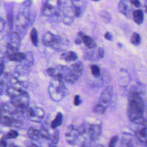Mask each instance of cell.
<instances>
[{
  "instance_id": "36",
  "label": "cell",
  "mask_w": 147,
  "mask_h": 147,
  "mask_svg": "<svg viewBox=\"0 0 147 147\" xmlns=\"http://www.w3.org/2000/svg\"><path fill=\"white\" fill-rule=\"evenodd\" d=\"M118 141V137L117 136H113L109 141L108 147H116Z\"/></svg>"
},
{
  "instance_id": "10",
  "label": "cell",
  "mask_w": 147,
  "mask_h": 147,
  "mask_svg": "<svg viewBox=\"0 0 147 147\" xmlns=\"http://www.w3.org/2000/svg\"><path fill=\"white\" fill-rule=\"evenodd\" d=\"M113 93V87L109 86L106 87L102 92L99 100V103L107 107L110 104Z\"/></svg>"
},
{
  "instance_id": "53",
  "label": "cell",
  "mask_w": 147,
  "mask_h": 147,
  "mask_svg": "<svg viewBox=\"0 0 147 147\" xmlns=\"http://www.w3.org/2000/svg\"><path fill=\"white\" fill-rule=\"evenodd\" d=\"M92 1H98L99 0H92Z\"/></svg>"
},
{
  "instance_id": "9",
  "label": "cell",
  "mask_w": 147,
  "mask_h": 147,
  "mask_svg": "<svg viewBox=\"0 0 147 147\" xmlns=\"http://www.w3.org/2000/svg\"><path fill=\"white\" fill-rule=\"evenodd\" d=\"M79 136L78 127H75L73 125H71L67 127L65 132V137L68 144L71 145L75 144Z\"/></svg>"
},
{
  "instance_id": "43",
  "label": "cell",
  "mask_w": 147,
  "mask_h": 147,
  "mask_svg": "<svg viewBox=\"0 0 147 147\" xmlns=\"http://www.w3.org/2000/svg\"><path fill=\"white\" fill-rule=\"evenodd\" d=\"M22 4L25 7H30L32 5V0H25Z\"/></svg>"
},
{
  "instance_id": "33",
  "label": "cell",
  "mask_w": 147,
  "mask_h": 147,
  "mask_svg": "<svg viewBox=\"0 0 147 147\" xmlns=\"http://www.w3.org/2000/svg\"><path fill=\"white\" fill-rule=\"evenodd\" d=\"M40 133L41 137L47 140H50L51 135H49L48 130L45 128L44 127L41 128V129L40 130Z\"/></svg>"
},
{
  "instance_id": "25",
  "label": "cell",
  "mask_w": 147,
  "mask_h": 147,
  "mask_svg": "<svg viewBox=\"0 0 147 147\" xmlns=\"http://www.w3.org/2000/svg\"><path fill=\"white\" fill-rule=\"evenodd\" d=\"M30 38L32 44L34 47H37L38 42V37L37 30L35 28H32L30 33Z\"/></svg>"
},
{
  "instance_id": "22",
  "label": "cell",
  "mask_w": 147,
  "mask_h": 147,
  "mask_svg": "<svg viewBox=\"0 0 147 147\" xmlns=\"http://www.w3.org/2000/svg\"><path fill=\"white\" fill-rule=\"evenodd\" d=\"M83 42L89 49H93L96 46L95 41L91 37L85 34L83 37Z\"/></svg>"
},
{
  "instance_id": "16",
  "label": "cell",
  "mask_w": 147,
  "mask_h": 147,
  "mask_svg": "<svg viewBox=\"0 0 147 147\" xmlns=\"http://www.w3.org/2000/svg\"><path fill=\"white\" fill-rule=\"evenodd\" d=\"M6 54L10 60L16 62H22L26 57V54L18 51Z\"/></svg>"
},
{
  "instance_id": "20",
  "label": "cell",
  "mask_w": 147,
  "mask_h": 147,
  "mask_svg": "<svg viewBox=\"0 0 147 147\" xmlns=\"http://www.w3.org/2000/svg\"><path fill=\"white\" fill-rule=\"evenodd\" d=\"M63 122V115L60 112L57 113L54 119L51 122V127L55 129L60 126Z\"/></svg>"
},
{
  "instance_id": "37",
  "label": "cell",
  "mask_w": 147,
  "mask_h": 147,
  "mask_svg": "<svg viewBox=\"0 0 147 147\" xmlns=\"http://www.w3.org/2000/svg\"><path fill=\"white\" fill-rule=\"evenodd\" d=\"M7 21H8L9 26L10 27V29H11L12 26H13V13L11 12L8 13V14L7 15Z\"/></svg>"
},
{
  "instance_id": "51",
  "label": "cell",
  "mask_w": 147,
  "mask_h": 147,
  "mask_svg": "<svg viewBox=\"0 0 147 147\" xmlns=\"http://www.w3.org/2000/svg\"><path fill=\"white\" fill-rule=\"evenodd\" d=\"M48 147H56V146H55V145H53V144H50Z\"/></svg>"
},
{
  "instance_id": "40",
  "label": "cell",
  "mask_w": 147,
  "mask_h": 147,
  "mask_svg": "<svg viewBox=\"0 0 147 147\" xmlns=\"http://www.w3.org/2000/svg\"><path fill=\"white\" fill-rule=\"evenodd\" d=\"M82 100L80 98V96L78 95H76L74 96V104L75 106H79L81 104Z\"/></svg>"
},
{
  "instance_id": "5",
  "label": "cell",
  "mask_w": 147,
  "mask_h": 147,
  "mask_svg": "<svg viewBox=\"0 0 147 147\" xmlns=\"http://www.w3.org/2000/svg\"><path fill=\"white\" fill-rule=\"evenodd\" d=\"M60 5V0H46L42 9V14L47 17L59 15Z\"/></svg>"
},
{
  "instance_id": "38",
  "label": "cell",
  "mask_w": 147,
  "mask_h": 147,
  "mask_svg": "<svg viewBox=\"0 0 147 147\" xmlns=\"http://www.w3.org/2000/svg\"><path fill=\"white\" fill-rule=\"evenodd\" d=\"M105 51L103 48H99L97 50V56L98 59H102L104 57Z\"/></svg>"
},
{
  "instance_id": "3",
  "label": "cell",
  "mask_w": 147,
  "mask_h": 147,
  "mask_svg": "<svg viewBox=\"0 0 147 147\" xmlns=\"http://www.w3.org/2000/svg\"><path fill=\"white\" fill-rule=\"evenodd\" d=\"M83 70V64L81 61L75 62L72 64L64 76V80L68 83H75L81 76Z\"/></svg>"
},
{
  "instance_id": "17",
  "label": "cell",
  "mask_w": 147,
  "mask_h": 147,
  "mask_svg": "<svg viewBox=\"0 0 147 147\" xmlns=\"http://www.w3.org/2000/svg\"><path fill=\"white\" fill-rule=\"evenodd\" d=\"M132 17L134 21L137 24H141L144 20V14L143 11L141 9L133 10L132 12Z\"/></svg>"
},
{
  "instance_id": "2",
  "label": "cell",
  "mask_w": 147,
  "mask_h": 147,
  "mask_svg": "<svg viewBox=\"0 0 147 147\" xmlns=\"http://www.w3.org/2000/svg\"><path fill=\"white\" fill-rule=\"evenodd\" d=\"M50 98L55 102L60 101L67 94V89L63 81L53 79L48 87Z\"/></svg>"
},
{
  "instance_id": "54",
  "label": "cell",
  "mask_w": 147,
  "mask_h": 147,
  "mask_svg": "<svg viewBox=\"0 0 147 147\" xmlns=\"http://www.w3.org/2000/svg\"><path fill=\"white\" fill-rule=\"evenodd\" d=\"M146 114H147V110H146ZM146 116H147V115H146Z\"/></svg>"
},
{
  "instance_id": "23",
  "label": "cell",
  "mask_w": 147,
  "mask_h": 147,
  "mask_svg": "<svg viewBox=\"0 0 147 147\" xmlns=\"http://www.w3.org/2000/svg\"><path fill=\"white\" fill-rule=\"evenodd\" d=\"M34 122H40L41 119H42L44 117V111L40 107H36L34 109Z\"/></svg>"
},
{
  "instance_id": "18",
  "label": "cell",
  "mask_w": 147,
  "mask_h": 147,
  "mask_svg": "<svg viewBox=\"0 0 147 147\" xmlns=\"http://www.w3.org/2000/svg\"><path fill=\"white\" fill-rule=\"evenodd\" d=\"M78 57L77 54L73 51H69L63 53L60 56V58L62 60L67 62L76 61L78 59Z\"/></svg>"
},
{
  "instance_id": "6",
  "label": "cell",
  "mask_w": 147,
  "mask_h": 147,
  "mask_svg": "<svg viewBox=\"0 0 147 147\" xmlns=\"http://www.w3.org/2000/svg\"><path fill=\"white\" fill-rule=\"evenodd\" d=\"M136 125L134 130V136L138 142L143 146H147V121Z\"/></svg>"
},
{
  "instance_id": "34",
  "label": "cell",
  "mask_w": 147,
  "mask_h": 147,
  "mask_svg": "<svg viewBox=\"0 0 147 147\" xmlns=\"http://www.w3.org/2000/svg\"><path fill=\"white\" fill-rule=\"evenodd\" d=\"M93 142L94 141L88 136V137L86 138L82 143L80 147H91Z\"/></svg>"
},
{
  "instance_id": "42",
  "label": "cell",
  "mask_w": 147,
  "mask_h": 147,
  "mask_svg": "<svg viewBox=\"0 0 147 147\" xmlns=\"http://www.w3.org/2000/svg\"><path fill=\"white\" fill-rule=\"evenodd\" d=\"M104 37L107 40H109V41H112L113 40V36H112L111 34L109 32H107L105 33V34L104 35Z\"/></svg>"
},
{
  "instance_id": "27",
  "label": "cell",
  "mask_w": 147,
  "mask_h": 147,
  "mask_svg": "<svg viewBox=\"0 0 147 147\" xmlns=\"http://www.w3.org/2000/svg\"><path fill=\"white\" fill-rule=\"evenodd\" d=\"M92 75L96 78H99L100 76V68L96 64H92L90 67Z\"/></svg>"
},
{
  "instance_id": "19",
  "label": "cell",
  "mask_w": 147,
  "mask_h": 147,
  "mask_svg": "<svg viewBox=\"0 0 147 147\" xmlns=\"http://www.w3.org/2000/svg\"><path fill=\"white\" fill-rule=\"evenodd\" d=\"M27 135L30 140L33 141H37L41 137L40 130L33 127H30L28 129L27 131Z\"/></svg>"
},
{
  "instance_id": "48",
  "label": "cell",
  "mask_w": 147,
  "mask_h": 147,
  "mask_svg": "<svg viewBox=\"0 0 147 147\" xmlns=\"http://www.w3.org/2000/svg\"><path fill=\"white\" fill-rule=\"evenodd\" d=\"M144 9H145V12L147 13V0L145 1V2L144 3Z\"/></svg>"
},
{
  "instance_id": "24",
  "label": "cell",
  "mask_w": 147,
  "mask_h": 147,
  "mask_svg": "<svg viewBox=\"0 0 147 147\" xmlns=\"http://www.w3.org/2000/svg\"><path fill=\"white\" fill-rule=\"evenodd\" d=\"M1 123L4 126L10 127L14 125V119L6 115H2L1 118Z\"/></svg>"
},
{
  "instance_id": "11",
  "label": "cell",
  "mask_w": 147,
  "mask_h": 147,
  "mask_svg": "<svg viewBox=\"0 0 147 147\" xmlns=\"http://www.w3.org/2000/svg\"><path fill=\"white\" fill-rule=\"evenodd\" d=\"M102 123H95L90 125L88 136L94 142L98 139L102 133Z\"/></svg>"
},
{
  "instance_id": "26",
  "label": "cell",
  "mask_w": 147,
  "mask_h": 147,
  "mask_svg": "<svg viewBox=\"0 0 147 147\" xmlns=\"http://www.w3.org/2000/svg\"><path fill=\"white\" fill-rule=\"evenodd\" d=\"M130 42L134 45L137 46L141 42V37L137 32H134L130 38Z\"/></svg>"
},
{
  "instance_id": "30",
  "label": "cell",
  "mask_w": 147,
  "mask_h": 147,
  "mask_svg": "<svg viewBox=\"0 0 147 147\" xmlns=\"http://www.w3.org/2000/svg\"><path fill=\"white\" fill-rule=\"evenodd\" d=\"M18 136V133L16 130H10L9 131L5 136H3L2 137L5 139H14L16 138Z\"/></svg>"
},
{
  "instance_id": "50",
  "label": "cell",
  "mask_w": 147,
  "mask_h": 147,
  "mask_svg": "<svg viewBox=\"0 0 147 147\" xmlns=\"http://www.w3.org/2000/svg\"><path fill=\"white\" fill-rule=\"evenodd\" d=\"M96 147H105V146L103 145H101V144H98L96 146Z\"/></svg>"
},
{
  "instance_id": "31",
  "label": "cell",
  "mask_w": 147,
  "mask_h": 147,
  "mask_svg": "<svg viewBox=\"0 0 147 147\" xmlns=\"http://www.w3.org/2000/svg\"><path fill=\"white\" fill-rule=\"evenodd\" d=\"M72 7H80L83 8L86 0H71Z\"/></svg>"
},
{
  "instance_id": "52",
  "label": "cell",
  "mask_w": 147,
  "mask_h": 147,
  "mask_svg": "<svg viewBox=\"0 0 147 147\" xmlns=\"http://www.w3.org/2000/svg\"><path fill=\"white\" fill-rule=\"evenodd\" d=\"M118 46L119 47H120V48H121V47H122V45L121 43H118Z\"/></svg>"
},
{
  "instance_id": "39",
  "label": "cell",
  "mask_w": 147,
  "mask_h": 147,
  "mask_svg": "<svg viewBox=\"0 0 147 147\" xmlns=\"http://www.w3.org/2000/svg\"><path fill=\"white\" fill-rule=\"evenodd\" d=\"M47 73L51 77H53L56 74V68L53 67H50L47 69Z\"/></svg>"
},
{
  "instance_id": "1",
  "label": "cell",
  "mask_w": 147,
  "mask_h": 147,
  "mask_svg": "<svg viewBox=\"0 0 147 147\" xmlns=\"http://www.w3.org/2000/svg\"><path fill=\"white\" fill-rule=\"evenodd\" d=\"M145 103L141 92L134 88L130 90L128 96V105L127 108V117L131 122L139 124L146 120L144 117Z\"/></svg>"
},
{
  "instance_id": "32",
  "label": "cell",
  "mask_w": 147,
  "mask_h": 147,
  "mask_svg": "<svg viewBox=\"0 0 147 147\" xmlns=\"http://www.w3.org/2000/svg\"><path fill=\"white\" fill-rule=\"evenodd\" d=\"M100 17L106 23H109L111 21V16L106 11H102L100 12Z\"/></svg>"
},
{
  "instance_id": "28",
  "label": "cell",
  "mask_w": 147,
  "mask_h": 147,
  "mask_svg": "<svg viewBox=\"0 0 147 147\" xmlns=\"http://www.w3.org/2000/svg\"><path fill=\"white\" fill-rule=\"evenodd\" d=\"M93 110L95 113L99 114H102L105 112L106 110V107L99 103L94 106Z\"/></svg>"
},
{
  "instance_id": "35",
  "label": "cell",
  "mask_w": 147,
  "mask_h": 147,
  "mask_svg": "<svg viewBox=\"0 0 147 147\" xmlns=\"http://www.w3.org/2000/svg\"><path fill=\"white\" fill-rule=\"evenodd\" d=\"M84 35V33L81 31L78 33V35L75 40V42L76 44L79 45L82 42H83V37Z\"/></svg>"
},
{
  "instance_id": "47",
  "label": "cell",
  "mask_w": 147,
  "mask_h": 147,
  "mask_svg": "<svg viewBox=\"0 0 147 147\" xmlns=\"http://www.w3.org/2000/svg\"><path fill=\"white\" fill-rule=\"evenodd\" d=\"M26 147H38L35 144H30L28 145H27Z\"/></svg>"
},
{
  "instance_id": "13",
  "label": "cell",
  "mask_w": 147,
  "mask_h": 147,
  "mask_svg": "<svg viewBox=\"0 0 147 147\" xmlns=\"http://www.w3.org/2000/svg\"><path fill=\"white\" fill-rule=\"evenodd\" d=\"M130 80L129 73L123 69L121 70L118 75V81L119 84L122 86H126L128 84Z\"/></svg>"
},
{
  "instance_id": "12",
  "label": "cell",
  "mask_w": 147,
  "mask_h": 147,
  "mask_svg": "<svg viewBox=\"0 0 147 147\" xmlns=\"http://www.w3.org/2000/svg\"><path fill=\"white\" fill-rule=\"evenodd\" d=\"M129 0H121L118 5V11L126 17H130L131 10Z\"/></svg>"
},
{
  "instance_id": "44",
  "label": "cell",
  "mask_w": 147,
  "mask_h": 147,
  "mask_svg": "<svg viewBox=\"0 0 147 147\" xmlns=\"http://www.w3.org/2000/svg\"><path fill=\"white\" fill-rule=\"evenodd\" d=\"M1 147H7V142L6 139L3 138V137L1 138Z\"/></svg>"
},
{
  "instance_id": "21",
  "label": "cell",
  "mask_w": 147,
  "mask_h": 147,
  "mask_svg": "<svg viewBox=\"0 0 147 147\" xmlns=\"http://www.w3.org/2000/svg\"><path fill=\"white\" fill-rule=\"evenodd\" d=\"M24 91L23 90L18 89L13 86H9L6 90V92L7 95H9V96H10V98L18 95L20 94H21L22 92H23Z\"/></svg>"
},
{
  "instance_id": "4",
  "label": "cell",
  "mask_w": 147,
  "mask_h": 147,
  "mask_svg": "<svg viewBox=\"0 0 147 147\" xmlns=\"http://www.w3.org/2000/svg\"><path fill=\"white\" fill-rule=\"evenodd\" d=\"M10 103L17 109V113H24L29 107V95L24 91L20 95L11 98Z\"/></svg>"
},
{
  "instance_id": "8",
  "label": "cell",
  "mask_w": 147,
  "mask_h": 147,
  "mask_svg": "<svg viewBox=\"0 0 147 147\" xmlns=\"http://www.w3.org/2000/svg\"><path fill=\"white\" fill-rule=\"evenodd\" d=\"M21 44V40L19 34L14 32L10 36L9 41L7 44L6 53L17 52L20 48Z\"/></svg>"
},
{
  "instance_id": "29",
  "label": "cell",
  "mask_w": 147,
  "mask_h": 147,
  "mask_svg": "<svg viewBox=\"0 0 147 147\" xmlns=\"http://www.w3.org/2000/svg\"><path fill=\"white\" fill-rule=\"evenodd\" d=\"M50 140L51 143L53 145H56L59 141V131L57 130H55L53 134L50 136Z\"/></svg>"
},
{
  "instance_id": "15",
  "label": "cell",
  "mask_w": 147,
  "mask_h": 147,
  "mask_svg": "<svg viewBox=\"0 0 147 147\" xmlns=\"http://www.w3.org/2000/svg\"><path fill=\"white\" fill-rule=\"evenodd\" d=\"M75 15L72 7H68L65 10L64 12V17L63 18V22L66 25H70L74 21Z\"/></svg>"
},
{
  "instance_id": "45",
  "label": "cell",
  "mask_w": 147,
  "mask_h": 147,
  "mask_svg": "<svg viewBox=\"0 0 147 147\" xmlns=\"http://www.w3.org/2000/svg\"><path fill=\"white\" fill-rule=\"evenodd\" d=\"M1 69H0V71H1V75H2L3 72V69L5 68V65H4V63H3V61L2 59H1Z\"/></svg>"
},
{
  "instance_id": "7",
  "label": "cell",
  "mask_w": 147,
  "mask_h": 147,
  "mask_svg": "<svg viewBox=\"0 0 147 147\" xmlns=\"http://www.w3.org/2000/svg\"><path fill=\"white\" fill-rule=\"evenodd\" d=\"M42 41L45 45L55 49L60 48L62 43V38L60 36L53 34L51 32L45 33L42 37Z\"/></svg>"
},
{
  "instance_id": "14",
  "label": "cell",
  "mask_w": 147,
  "mask_h": 147,
  "mask_svg": "<svg viewBox=\"0 0 147 147\" xmlns=\"http://www.w3.org/2000/svg\"><path fill=\"white\" fill-rule=\"evenodd\" d=\"M29 21V17L25 15L24 13H19L17 16V26H18L21 28L24 29L26 28Z\"/></svg>"
},
{
  "instance_id": "41",
  "label": "cell",
  "mask_w": 147,
  "mask_h": 147,
  "mask_svg": "<svg viewBox=\"0 0 147 147\" xmlns=\"http://www.w3.org/2000/svg\"><path fill=\"white\" fill-rule=\"evenodd\" d=\"M131 4L136 7H140L141 6V2L140 0H129Z\"/></svg>"
},
{
  "instance_id": "46",
  "label": "cell",
  "mask_w": 147,
  "mask_h": 147,
  "mask_svg": "<svg viewBox=\"0 0 147 147\" xmlns=\"http://www.w3.org/2000/svg\"><path fill=\"white\" fill-rule=\"evenodd\" d=\"M1 31L2 32V30H3V28H5V22H4V20L2 19V18H1Z\"/></svg>"
},
{
  "instance_id": "49",
  "label": "cell",
  "mask_w": 147,
  "mask_h": 147,
  "mask_svg": "<svg viewBox=\"0 0 147 147\" xmlns=\"http://www.w3.org/2000/svg\"><path fill=\"white\" fill-rule=\"evenodd\" d=\"M9 147H18V146H16V145H14V144H10Z\"/></svg>"
}]
</instances>
